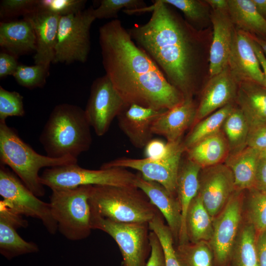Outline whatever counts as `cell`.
<instances>
[{
    "label": "cell",
    "instance_id": "cell-13",
    "mask_svg": "<svg viewBox=\"0 0 266 266\" xmlns=\"http://www.w3.org/2000/svg\"><path fill=\"white\" fill-rule=\"evenodd\" d=\"M239 191L235 190L215 217L210 245L217 264L224 266L231 258L241 218Z\"/></svg>",
    "mask_w": 266,
    "mask_h": 266
},
{
    "label": "cell",
    "instance_id": "cell-51",
    "mask_svg": "<svg viewBox=\"0 0 266 266\" xmlns=\"http://www.w3.org/2000/svg\"><path fill=\"white\" fill-rule=\"evenodd\" d=\"M258 11L266 21V0H252Z\"/></svg>",
    "mask_w": 266,
    "mask_h": 266
},
{
    "label": "cell",
    "instance_id": "cell-23",
    "mask_svg": "<svg viewBox=\"0 0 266 266\" xmlns=\"http://www.w3.org/2000/svg\"><path fill=\"white\" fill-rule=\"evenodd\" d=\"M0 46L18 58L36 50V38L31 24L23 18L0 23Z\"/></svg>",
    "mask_w": 266,
    "mask_h": 266
},
{
    "label": "cell",
    "instance_id": "cell-34",
    "mask_svg": "<svg viewBox=\"0 0 266 266\" xmlns=\"http://www.w3.org/2000/svg\"><path fill=\"white\" fill-rule=\"evenodd\" d=\"M174 248L181 266H212L213 254L207 241L189 242Z\"/></svg>",
    "mask_w": 266,
    "mask_h": 266
},
{
    "label": "cell",
    "instance_id": "cell-28",
    "mask_svg": "<svg viewBox=\"0 0 266 266\" xmlns=\"http://www.w3.org/2000/svg\"><path fill=\"white\" fill-rule=\"evenodd\" d=\"M213 219L198 194L190 203L186 216L185 228L189 242L210 241L213 230Z\"/></svg>",
    "mask_w": 266,
    "mask_h": 266
},
{
    "label": "cell",
    "instance_id": "cell-36",
    "mask_svg": "<svg viewBox=\"0 0 266 266\" xmlns=\"http://www.w3.org/2000/svg\"><path fill=\"white\" fill-rule=\"evenodd\" d=\"M49 75V67L42 65H19L13 76L21 86L29 89L43 87Z\"/></svg>",
    "mask_w": 266,
    "mask_h": 266
},
{
    "label": "cell",
    "instance_id": "cell-1",
    "mask_svg": "<svg viewBox=\"0 0 266 266\" xmlns=\"http://www.w3.org/2000/svg\"><path fill=\"white\" fill-rule=\"evenodd\" d=\"M136 9V14L152 13L144 24L128 30L135 44L153 60L167 81L185 99L193 98L209 78L203 31L191 27L171 6L161 0ZM210 47V46H209Z\"/></svg>",
    "mask_w": 266,
    "mask_h": 266
},
{
    "label": "cell",
    "instance_id": "cell-24",
    "mask_svg": "<svg viewBox=\"0 0 266 266\" xmlns=\"http://www.w3.org/2000/svg\"><path fill=\"white\" fill-rule=\"evenodd\" d=\"M250 128L266 122V88L252 81L238 83L235 100Z\"/></svg>",
    "mask_w": 266,
    "mask_h": 266
},
{
    "label": "cell",
    "instance_id": "cell-18",
    "mask_svg": "<svg viewBox=\"0 0 266 266\" xmlns=\"http://www.w3.org/2000/svg\"><path fill=\"white\" fill-rule=\"evenodd\" d=\"M211 41L209 52V78L227 66L234 29L228 10H212Z\"/></svg>",
    "mask_w": 266,
    "mask_h": 266
},
{
    "label": "cell",
    "instance_id": "cell-25",
    "mask_svg": "<svg viewBox=\"0 0 266 266\" xmlns=\"http://www.w3.org/2000/svg\"><path fill=\"white\" fill-rule=\"evenodd\" d=\"M185 152L201 168L224 163L229 155L227 139L221 130L195 144Z\"/></svg>",
    "mask_w": 266,
    "mask_h": 266
},
{
    "label": "cell",
    "instance_id": "cell-30",
    "mask_svg": "<svg viewBox=\"0 0 266 266\" xmlns=\"http://www.w3.org/2000/svg\"><path fill=\"white\" fill-rule=\"evenodd\" d=\"M17 229L0 217V253L8 260L25 254L38 252L39 248L33 242L27 241L17 233Z\"/></svg>",
    "mask_w": 266,
    "mask_h": 266
},
{
    "label": "cell",
    "instance_id": "cell-2",
    "mask_svg": "<svg viewBox=\"0 0 266 266\" xmlns=\"http://www.w3.org/2000/svg\"><path fill=\"white\" fill-rule=\"evenodd\" d=\"M99 43L105 75L127 105L166 110L184 100L119 20L100 28Z\"/></svg>",
    "mask_w": 266,
    "mask_h": 266
},
{
    "label": "cell",
    "instance_id": "cell-12",
    "mask_svg": "<svg viewBox=\"0 0 266 266\" xmlns=\"http://www.w3.org/2000/svg\"><path fill=\"white\" fill-rule=\"evenodd\" d=\"M127 105L105 74L93 81L84 111L91 127L101 136Z\"/></svg>",
    "mask_w": 266,
    "mask_h": 266
},
{
    "label": "cell",
    "instance_id": "cell-19",
    "mask_svg": "<svg viewBox=\"0 0 266 266\" xmlns=\"http://www.w3.org/2000/svg\"><path fill=\"white\" fill-rule=\"evenodd\" d=\"M165 111L130 104L118 116L119 126L133 145L144 148L152 139L153 122Z\"/></svg>",
    "mask_w": 266,
    "mask_h": 266
},
{
    "label": "cell",
    "instance_id": "cell-17",
    "mask_svg": "<svg viewBox=\"0 0 266 266\" xmlns=\"http://www.w3.org/2000/svg\"><path fill=\"white\" fill-rule=\"evenodd\" d=\"M61 17L37 8L24 16L32 25L36 38L35 64L49 67L55 57V47Z\"/></svg>",
    "mask_w": 266,
    "mask_h": 266
},
{
    "label": "cell",
    "instance_id": "cell-16",
    "mask_svg": "<svg viewBox=\"0 0 266 266\" xmlns=\"http://www.w3.org/2000/svg\"><path fill=\"white\" fill-rule=\"evenodd\" d=\"M238 86V83L228 66L219 73L209 78L201 91L193 126L220 108L234 103Z\"/></svg>",
    "mask_w": 266,
    "mask_h": 266
},
{
    "label": "cell",
    "instance_id": "cell-38",
    "mask_svg": "<svg viewBox=\"0 0 266 266\" xmlns=\"http://www.w3.org/2000/svg\"><path fill=\"white\" fill-rule=\"evenodd\" d=\"M147 6L142 0H101L100 5L93 9L96 19L116 17L121 10L137 9Z\"/></svg>",
    "mask_w": 266,
    "mask_h": 266
},
{
    "label": "cell",
    "instance_id": "cell-5",
    "mask_svg": "<svg viewBox=\"0 0 266 266\" xmlns=\"http://www.w3.org/2000/svg\"><path fill=\"white\" fill-rule=\"evenodd\" d=\"M89 203L92 212L119 223H149L161 213L136 186H92Z\"/></svg>",
    "mask_w": 266,
    "mask_h": 266
},
{
    "label": "cell",
    "instance_id": "cell-10",
    "mask_svg": "<svg viewBox=\"0 0 266 266\" xmlns=\"http://www.w3.org/2000/svg\"><path fill=\"white\" fill-rule=\"evenodd\" d=\"M0 200L16 213L40 220L51 234L58 231L49 203L42 201L31 191L20 179L4 165L0 166Z\"/></svg>",
    "mask_w": 266,
    "mask_h": 266
},
{
    "label": "cell",
    "instance_id": "cell-44",
    "mask_svg": "<svg viewBox=\"0 0 266 266\" xmlns=\"http://www.w3.org/2000/svg\"><path fill=\"white\" fill-rule=\"evenodd\" d=\"M170 143L164 142L159 139H152L144 147L145 158L159 159L165 157L167 153Z\"/></svg>",
    "mask_w": 266,
    "mask_h": 266
},
{
    "label": "cell",
    "instance_id": "cell-49",
    "mask_svg": "<svg viewBox=\"0 0 266 266\" xmlns=\"http://www.w3.org/2000/svg\"><path fill=\"white\" fill-rule=\"evenodd\" d=\"M252 37V36H251ZM252 38V44L264 73L265 87L266 88V56L260 45Z\"/></svg>",
    "mask_w": 266,
    "mask_h": 266
},
{
    "label": "cell",
    "instance_id": "cell-40",
    "mask_svg": "<svg viewBox=\"0 0 266 266\" xmlns=\"http://www.w3.org/2000/svg\"><path fill=\"white\" fill-rule=\"evenodd\" d=\"M86 3V0H38V8L63 17L83 11Z\"/></svg>",
    "mask_w": 266,
    "mask_h": 266
},
{
    "label": "cell",
    "instance_id": "cell-39",
    "mask_svg": "<svg viewBox=\"0 0 266 266\" xmlns=\"http://www.w3.org/2000/svg\"><path fill=\"white\" fill-rule=\"evenodd\" d=\"M25 114L23 97L16 91H9L0 86V122L9 117H23Z\"/></svg>",
    "mask_w": 266,
    "mask_h": 266
},
{
    "label": "cell",
    "instance_id": "cell-43",
    "mask_svg": "<svg viewBox=\"0 0 266 266\" xmlns=\"http://www.w3.org/2000/svg\"><path fill=\"white\" fill-rule=\"evenodd\" d=\"M149 239L151 251L146 266H166L165 255L161 243L156 234L151 231L149 233Z\"/></svg>",
    "mask_w": 266,
    "mask_h": 266
},
{
    "label": "cell",
    "instance_id": "cell-9",
    "mask_svg": "<svg viewBox=\"0 0 266 266\" xmlns=\"http://www.w3.org/2000/svg\"><path fill=\"white\" fill-rule=\"evenodd\" d=\"M92 6L61 17L53 63L86 62L91 49L90 29L96 20Z\"/></svg>",
    "mask_w": 266,
    "mask_h": 266
},
{
    "label": "cell",
    "instance_id": "cell-3",
    "mask_svg": "<svg viewBox=\"0 0 266 266\" xmlns=\"http://www.w3.org/2000/svg\"><path fill=\"white\" fill-rule=\"evenodd\" d=\"M91 126L79 106L62 103L51 111L39 136L46 155L53 158H77L92 144Z\"/></svg>",
    "mask_w": 266,
    "mask_h": 266
},
{
    "label": "cell",
    "instance_id": "cell-31",
    "mask_svg": "<svg viewBox=\"0 0 266 266\" xmlns=\"http://www.w3.org/2000/svg\"><path fill=\"white\" fill-rule=\"evenodd\" d=\"M222 129L228 143L229 155L236 154L247 147L250 126L236 105L227 117Z\"/></svg>",
    "mask_w": 266,
    "mask_h": 266
},
{
    "label": "cell",
    "instance_id": "cell-11",
    "mask_svg": "<svg viewBox=\"0 0 266 266\" xmlns=\"http://www.w3.org/2000/svg\"><path fill=\"white\" fill-rule=\"evenodd\" d=\"M170 143L167 153L162 158H120L103 164L100 168L119 167L137 170L144 179L161 184L176 197L177 175L185 150L181 140Z\"/></svg>",
    "mask_w": 266,
    "mask_h": 266
},
{
    "label": "cell",
    "instance_id": "cell-42",
    "mask_svg": "<svg viewBox=\"0 0 266 266\" xmlns=\"http://www.w3.org/2000/svg\"><path fill=\"white\" fill-rule=\"evenodd\" d=\"M247 146L260 151L266 148V122L250 128Z\"/></svg>",
    "mask_w": 266,
    "mask_h": 266
},
{
    "label": "cell",
    "instance_id": "cell-45",
    "mask_svg": "<svg viewBox=\"0 0 266 266\" xmlns=\"http://www.w3.org/2000/svg\"><path fill=\"white\" fill-rule=\"evenodd\" d=\"M18 65L17 57L6 52H1L0 53V79L10 75L13 76Z\"/></svg>",
    "mask_w": 266,
    "mask_h": 266
},
{
    "label": "cell",
    "instance_id": "cell-8",
    "mask_svg": "<svg viewBox=\"0 0 266 266\" xmlns=\"http://www.w3.org/2000/svg\"><path fill=\"white\" fill-rule=\"evenodd\" d=\"M91 224L92 230L102 231L115 241L122 256L121 266H146L151 251L148 223L116 222L91 211Z\"/></svg>",
    "mask_w": 266,
    "mask_h": 266
},
{
    "label": "cell",
    "instance_id": "cell-46",
    "mask_svg": "<svg viewBox=\"0 0 266 266\" xmlns=\"http://www.w3.org/2000/svg\"><path fill=\"white\" fill-rule=\"evenodd\" d=\"M0 217L2 218L13 225L17 229L26 228L28 222L19 215L12 211L1 201H0Z\"/></svg>",
    "mask_w": 266,
    "mask_h": 266
},
{
    "label": "cell",
    "instance_id": "cell-20",
    "mask_svg": "<svg viewBox=\"0 0 266 266\" xmlns=\"http://www.w3.org/2000/svg\"><path fill=\"white\" fill-rule=\"evenodd\" d=\"M135 186L146 195L151 203L161 213L171 233L174 243L178 244L182 225V214L177 197L170 194L161 184L144 179L140 173L137 174Z\"/></svg>",
    "mask_w": 266,
    "mask_h": 266
},
{
    "label": "cell",
    "instance_id": "cell-4",
    "mask_svg": "<svg viewBox=\"0 0 266 266\" xmlns=\"http://www.w3.org/2000/svg\"><path fill=\"white\" fill-rule=\"evenodd\" d=\"M0 160L1 164L9 166L37 197L45 193L39 175L41 168L77 164V159L73 157L53 158L38 154L6 122H0Z\"/></svg>",
    "mask_w": 266,
    "mask_h": 266
},
{
    "label": "cell",
    "instance_id": "cell-15",
    "mask_svg": "<svg viewBox=\"0 0 266 266\" xmlns=\"http://www.w3.org/2000/svg\"><path fill=\"white\" fill-rule=\"evenodd\" d=\"M228 66L237 82L252 81L265 87L262 68L251 34L234 27Z\"/></svg>",
    "mask_w": 266,
    "mask_h": 266
},
{
    "label": "cell",
    "instance_id": "cell-29",
    "mask_svg": "<svg viewBox=\"0 0 266 266\" xmlns=\"http://www.w3.org/2000/svg\"><path fill=\"white\" fill-rule=\"evenodd\" d=\"M234 106V103L229 104L195 124L182 141L185 152L201 140L220 131L225 119Z\"/></svg>",
    "mask_w": 266,
    "mask_h": 266
},
{
    "label": "cell",
    "instance_id": "cell-26",
    "mask_svg": "<svg viewBox=\"0 0 266 266\" xmlns=\"http://www.w3.org/2000/svg\"><path fill=\"white\" fill-rule=\"evenodd\" d=\"M228 13L235 28L266 40V21L252 0H228Z\"/></svg>",
    "mask_w": 266,
    "mask_h": 266
},
{
    "label": "cell",
    "instance_id": "cell-6",
    "mask_svg": "<svg viewBox=\"0 0 266 266\" xmlns=\"http://www.w3.org/2000/svg\"><path fill=\"white\" fill-rule=\"evenodd\" d=\"M92 186L52 190L49 202L51 213L58 230L68 240H81L91 233L89 198Z\"/></svg>",
    "mask_w": 266,
    "mask_h": 266
},
{
    "label": "cell",
    "instance_id": "cell-48",
    "mask_svg": "<svg viewBox=\"0 0 266 266\" xmlns=\"http://www.w3.org/2000/svg\"><path fill=\"white\" fill-rule=\"evenodd\" d=\"M259 266H266V231L259 233L256 238Z\"/></svg>",
    "mask_w": 266,
    "mask_h": 266
},
{
    "label": "cell",
    "instance_id": "cell-32",
    "mask_svg": "<svg viewBox=\"0 0 266 266\" xmlns=\"http://www.w3.org/2000/svg\"><path fill=\"white\" fill-rule=\"evenodd\" d=\"M256 236V232L250 224L242 228L231 256L232 266H259Z\"/></svg>",
    "mask_w": 266,
    "mask_h": 266
},
{
    "label": "cell",
    "instance_id": "cell-21",
    "mask_svg": "<svg viewBox=\"0 0 266 266\" xmlns=\"http://www.w3.org/2000/svg\"><path fill=\"white\" fill-rule=\"evenodd\" d=\"M197 105L193 98H187L166 110L153 122L152 133L164 136L167 142L181 140L185 132L194 125Z\"/></svg>",
    "mask_w": 266,
    "mask_h": 266
},
{
    "label": "cell",
    "instance_id": "cell-50",
    "mask_svg": "<svg viewBox=\"0 0 266 266\" xmlns=\"http://www.w3.org/2000/svg\"><path fill=\"white\" fill-rule=\"evenodd\" d=\"M205 1L212 10H228V0H205Z\"/></svg>",
    "mask_w": 266,
    "mask_h": 266
},
{
    "label": "cell",
    "instance_id": "cell-35",
    "mask_svg": "<svg viewBox=\"0 0 266 266\" xmlns=\"http://www.w3.org/2000/svg\"><path fill=\"white\" fill-rule=\"evenodd\" d=\"M148 224L150 230L156 234L161 243L166 266H181L176 256L172 235L167 225L165 224L162 214L157 215Z\"/></svg>",
    "mask_w": 266,
    "mask_h": 266
},
{
    "label": "cell",
    "instance_id": "cell-52",
    "mask_svg": "<svg viewBox=\"0 0 266 266\" xmlns=\"http://www.w3.org/2000/svg\"><path fill=\"white\" fill-rule=\"evenodd\" d=\"M251 36L253 39L260 45L266 56V40L253 34H251Z\"/></svg>",
    "mask_w": 266,
    "mask_h": 266
},
{
    "label": "cell",
    "instance_id": "cell-37",
    "mask_svg": "<svg viewBox=\"0 0 266 266\" xmlns=\"http://www.w3.org/2000/svg\"><path fill=\"white\" fill-rule=\"evenodd\" d=\"M247 204V216L258 233L266 231V190L251 189Z\"/></svg>",
    "mask_w": 266,
    "mask_h": 266
},
{
    "label": "cell",
    "instance_id": "cell-53",
    "mask_svg": "<svg viewBox=\"0 0 266 266\" xmlns=\"http://www.w3.org/2000/svg\"><path fill=\"white\" fill-rule=\"evenodd\" d=\"M260 158L266 159V148L260 151Z\"/></svg>",
    "mask_w": 266,
    "mask_h": 266
},
{
    "label": "cell",
    "instance_id": "cell-47",
    "mask_svg": "<svg viewBox=\"0 0 266 266\" xmlns=\"http://www.w3.org/2000/svg\"><path fill=\"white\" fill-rule=\"evenodd\" d=\"M253 189L266 190V159L260 158L259 160Z\"/></svg>",
    "mask_w": 266,
    "mask_h": 266
},
{
    "label": "cell",
    "instance_id": "cell-27",
    "mask_svg": "<svg viewBox=\"0 0 266 266\" xmlns=\"http://www.w3.org/2000/svg\"><path fill=\"white\" fill-rule=\"evenodd\" d=\"M260 153V151L247 146L236 154L229 155L225 161L233 173L235 190L254 188Z\"/></svg>",
    "mask_w": 266,
    "mask_h": 266
},
{
    "label": "cell",
    "instance_id": "cell-7",
    "mask_svg": "<svg viewBox=\"0 0 266 266\" xmlns=\"http://www.w3.org/2000/svg\"><path fill=\"white\" fill-rule=\"evenodd\" d=\"M136 176L137 174L125 168L88 169L76 164L46 168L40 175V182L52 190L69 189L84 185L132 187L136 186Z\"/></svg>",
    "mask_w": 266,
    "mask_h": 266
},
{
    "label": "cell",
    "instance_id": "cell-14",
    "mask_svg": "<svg viewBox=\"0 0 266 266\" xmlns=\"http://www.w3.org/2000/svg\"><path fill=\"white\" fill-rule=\"evenodd\" d=\"M235 191L233 173L225 163L201 169L198 194L213 219L223 209Z\"/></svg>",
    "mask_w": 266,
    "mask_h": 266
},
{
    "label": "cell",
    "instance_id": "cell-33",
    "mask_svg": "<svg viewBox=\"0 0 266 266\" xmlns=\"http://www.w3.org/2000/svg\"><path fill=\"white\" fill-rule=\"evenodd\" d=\"M172 6L184 14L185 20L198 31H203L208 22H211V8L205 0H161Z\"/></svg>",
    "mask_w": 266,
    "mask_h": 266
},
{
    "label": "cell",
    "instance_id": "cell-41",
    "mask_svg": "<svg viewBox=\"0 0 266 266\" xmlns=\"http://www.w3.org/2000/svg\"><path fill=\"white\" fill-rule=\"evenodd\" d=\"M37 7L38 0H2L0 4V18L10 21L20 16L24 17Z\"/></svg>",
    "mask_w": 266,
    "mask_h": 266
},
{
    "label": "cell",
    "instance_id": "cell-22",
    "mask_svg": "<svg viewBox=\"0 0 266 266\" xmlns=\"http://www.w3.org/2000/svg\"><path fill=\"white\" fill-rule=\"evenodd\" d=\"M201 168L187 157L181 160L176 182V197L180 205L182 225L178 245L189 242L185 219L189 206L199 190V176Z\"/></svg>",
    "mask_w": 266,
    "mask_h": 266
}]
</instances>
